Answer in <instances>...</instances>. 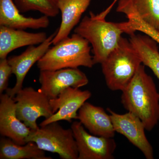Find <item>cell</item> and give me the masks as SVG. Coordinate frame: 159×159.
Segmentation results:
<instances>
[{
	"mask_svg": "<svg viewBox=\"0 0 159 159\" xmlns=\"http://www.w3.org/2000/svg\"><path fill=\"white\" fill-rule=\"evenodd\" d=\"M126 34H133L136 31H140L148 35L159 44V32L148 27L140 20L134 18H128V21L125 22Z\"/></svg>",
	"mask_w": 159,
	"mask_h": 159,
	"instance_id": "cell-21",
	"label": "cell"
},
{
	"mask_svg": "<svg viewBox=\"0 0 159 159\" xmlns=\"http://www.w3.org/2000/svg\"><path fill=\"white\" fill-rule=\"evenodd\" d=\"M58 122L31 129L26 142H34L40 149L57 153L61 159H78V149L72 129L63 128Z\"/></svg>",
	"mask_w": 159,
	"mask_h": 159,
	"instance_id": "cell-5",
	"label": "cell"
},
{
	"mask_svg": "<svg viewBox=\"0 0 159 159\" xmlns=\"http://www.w3.org/2000/svg\"><path fill=\"white\" fill-rule=\"evenodd\" d=\"M31 129L17 116L16 104L13 98L7 93L0 97V134L20 145L27 143L26 139Z\"/></svg>",
	"mask_w": 159,
	"mask_h": 159,
	"instance_id": "cell-12",
	"label": "cell"
},
{
	"mask_svg": "<svg viewBox=\"0 0 159 159\" xmlns=\"http://www.w3.org/2000/svg\"><path fill=\"white\" fill-rule=\"evenodd\" d=\"M56 32L57 31L37 47L34 45L29 46L22 54L10 56L8 58V62L12 70V74H14L16 77V82L14 87L8 88L6 90V93L10 97L13 98L22 89L25 77L29 70L50 48Z\"/></svg>",
	"mask_w": 159,
	"mask_h": 159,
	"instance_id": "cell-11",
	"label": "cell"
},
{
	"mask_svg": "<svg viewBox=\"0 0 159 159\" xmlns=\"http://www.w3.org/2000/svg\"><path fill=\"white\" fill-rule=\"evenodd\" d=\"M78 149V159H113L117 145L113 138L89 133L80 122L71 126Z\"/></svg>",
	"mask_w": 159,
	"mask_h": 159,
	"instance_id": "cell-7",
	"label": "cell"
},
{
	"mask_svg": "<svg viewBox=\"0 0 159 159\" xmlns=\"http://www.w3.org/2000/svg\"><path fill=\"white\" fill-rule=\"evenodd\" d=\"M58 0H15L14 3L20 12L37 11L43 15L54 17L59 13Z\"/></svg>",
	"mask_w": 159,
	"mask_h": 159,
	"instance_id": "cell-20",
	"label": "cell"
},
{
	"mask_svg": "<svg viewBox=\"0 0 159 159\" xmlns=\"http://www.w3.org/2000/svg\"><path fill=\"white\" fill-rule=\"evenodd\" d=\"M12 74L8 58L0 59V95L8 89L9 77Z\"/></svg>",
	"mask_w": 159,
	"mask_h": 159,
	"instance_id": "cell-22",
	"label": "cell"
},
{
	"mask_svg": "<svg viewBox=\"0 0 159 159\" xmlns=\"http://www.w3.org/2000/svg\"><path fill=\"white\" fill-rule=\"evenodd\" d=\"M48 38L44 32L31 33L0 26V59L7 58L9 53L19 48L40 44Z\"/></svg>",
	"mask_w": 159,
	"mask_h": 159,
	"instance_id": "cell-16",
	"label": "cell"
},
{
	"mask_svg": "<svg viewBox=\"0 0 159 159\" xmlns=\"http://www.w3.org/2000/svg\"><path fill=\"white\" fill-rule=\"evenodd\" d=\"M117 1H118V0H115V2H116Z\"/></svg>",
	"mask_w": 159,
	"mask_h": 159,
	"instance_id": "cell-23",
	"label": "cell"
},
{
	"mask_svg": "<svg viewBox=\"0 0 159 159\" xmlns=\"http://www.w3.org/2000/svg\"><path fill=\"white\" fill-rule=\"evenodd\" d=\"M77 119L92 134L109 138L115 136L110 116L102 107L86 102L78 111Z\"/></svg>",
	"mask_w": 159,
	"mask_h": 159,
	"instance_id": "cell-13",
	"label": "cell"
},
{
	"mask_svg": "<svg viewBox=\"0 0 159 159\" xmlns=\"http://www.w3.org/2000/svg\"><path fill=\"white\" fill-rule=\"evenodd\" d=\"M91 96L92 93L87 90L82 91L80 88L73 87L66 89L57 98L50 99L51 108L54 114L43 120L40 126L61 120L71 122L73 119H77V111Z\"/></svg>",
	"mask_w": 159,
	"mask_h": 159,
	"instance_id": "cell-10",
	"label": "cell"
},
{
	"mask_svg": "<svg viewBox=\"0 0 159 159\" xmlns=\"http://www.w3.org/2000/svg\"><path fill=\"white\" fill-rule=\"evenodd\" d=\"M92 0H58L57 6L61 12V22L52 41L54 45L69 36L71 31L79 24L83 14Z\"/></svg>",
	"mask_w": 159,
	"mask_h": 159,
	"instance_id": "cell-15",
	"label": "cell"
},
{
	"mask_svg": "<svg viewBox=\"0 0 159 159\" xmlns=\"http://www.w3.org/2000/svg\"><path fill=\"white\" fill-rule=\"evenodd\" d=\"M116 11L159 32V0H119Z\"/></svg>",
	"mask_w": 159,
	"mask_h": 159,
	"instance_id": "cell-14",
	"label": "cell"
},
{
	"mask_svg": "<svg viewBox=\"0 0 159 159\" xmlns=\"http://www.w3.org/2000/svg\"><path fill=\"white\" fill-rule=\"evenodd\" d=\"M13 98L18 118L31 129L39 128L36 121L40 117L47 119L54 114L50 99L40 89L35 90L31 87L25 88Z\"/></svg>",
	"mask_w": 159,
	"mask_h": 159,
	"instance_id": "cell-6",
	"label": "cell"
},
{
	"mask_svg": "<svg viewBox=\"0 0 159 159\" xmlns=\"http://www.w3.org/2000/svg\"><path fill=\"white\" fill-rule=\"evenodd\" d=\"M89 44L87 40L74 33L50 48L38 61L37 66L40 71L80 66L91 68L95 64Z\"/></svg>",
	"mask_w": 159,
	"mask_h": 159,
	"instance_id": "cell-3",
	"label": "cell"
},
{
	"mask_svg": "<svg viewBox=\"0 0 159 159\" xmlns=\"http://www.w3.org/2000/svg\"><path fill=\"white\" fill-rule=\"evenodd\" d=\"M142 64L129 39L121 37L116 48L100 64L107 87L113 91L125 89Z\"/></svg>",
	"mask_w": 159,
	"mask_h": 159,
	"instance_id": "cell-4",
	"label": "cell"
},
{
	"mask_svg": "<svg viewBox=\"0 0 159 159\" xmlns=\"http://www.w3.org/2000/svg\"><path fill=\"white\" fill-rule=\"evenodd\" d=\"M49 17H27L20 12L12 0H0V26L16 29H39L48 28Z\"/></svg>",
	"mask_w": 159,
	"mask_h": 159,
	"instance_id": "cell-17",
	"label": "cell"
},
{
	"mask_svg": "<svg viewBox=\"0 0 159 159\" xmlns=\"http://www.w3.org/2000/svg\"><path fill=\"white\" fill-rule=\"evenodd\" d=\"M1 159H51L46 155L44 151L40 149L34 142H27L20 145L8 138L0 140Z\"/></svg>",
	"mask_w": 159,
	"mask_h": 159,
	"instance_id": "cell-18",
	"label": "cell"
},
{
	"mask_svg": "<svg viewBox=\"0 0 159 159\" xmlns=\"http://www.w3.org/2000/svg\"><path fill=\"white\" fill-rule=\"evenodd\" d=\"M122 92L121 102L124 108L141 119L146 130H152L159 122V93L143 64Z\"/></svg>",
	"mask_w": 159,
	"mask_h": 159,
	"instance_id": "cell-1",
	"label": "cell"
},
{
	"mask_svg": "<svg viewBox=\"0 0 159 159\" xmlns=\"http://www.w3.org/2000/svg\"><path fill=\"white\" fill-rule=\"evenodd\" d=\"M129 41L139 54L142 63L148 67L159 80V51L157 43L147 34L129 35Z\"/></svg>",
	"mask_w": 159,
	"mask_h": 159,
	"instance_id": "cell-19",
	"label": "cell"
},
{
	"mask_svg": "<svg viewBox=\"0 0 159 159\" xmlns=\"http://www.w3.org/2000/svg\"><path fill=\"white\" fill-rule=\"evenodd\" d=\"M116 132L124 136L139 148L145 158L154 159L153 149L145 134V125L141 119L130 112L120 114L107 108Z\"/></svg>",
	"mask_w": 159,
	"mask_h": 159,
	"instance_id": "cell-8",
	"label": "cell"
},
{
	"mask_svg": "<svg viewBox=\"0 0 159 159\" xmlns=\"http://www.w3.org/2000/svg\"><path fill=\"white\" fill-rule=\"evenodd\" d=\"M112 7L98 14L90 11L74 29V33L88 41L92 45L94 64H101L118 45L122 34L125 33L124 22L114 23L106 20Z\"/></svg>",
	"mask_w": 159,
	"mask_h": 159,
	"instance_id": "cell-2",
	"label": "cell"
},
{
	"mask_svg": "<svg viewBox=\"0 0 159 159\" xmlns=\"http://www.w3.org/2000/svg\"><path fill=\"white\" fill-rule=\"evenodd\" d=\"M39 89L50 99L57 98L69 87L80 88L89 83L86 74L78 68H66L56 70H40Z\"/></svg>",
	"mask_w": 159,
	"mask_h": 159,
	"instance_id": "cell-9",
	"label": "cell"
}]
</instances>
